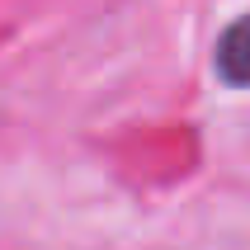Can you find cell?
Here are the masks:
<instances>
[{"label": "cell", "instance_id": "1", "mask_svg": "<svg viewBox=\"0 0 250 250\" xmlns=\"http://www.w3.org/2000/svg\"><path fill=\"white\" fill-rule=\"evenodd\" d=\"M217 76L236 90H250V14L222 28L217 38Z\"/></svg>", "mask_w": 250, "mask_h": 250}]
</instances>
